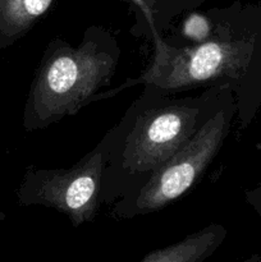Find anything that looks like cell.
<instances>
[{
	"label": "cell",
	"mask_w": 261,
	"mask_h": 262,
	"mask_svg": "<svg viewBox=\"0 0 261 262\" xmlns=\"http://www.w3.org/2000/svg\"><path fill=\"white\" fill-rule=\"evenodd\" d=\"M209 37L200 43L154 42V58L141 76L129 78L97 100L136 84H155L166 94L229 84L237 107L238 135L248 129L261 109V5L235 4L206 12Z\"/></svg>",
	"instance_id": "6da1fadb"
},
{
	"label": "cell",
	"mask_w": 261,
	"mask_h": 262,
	"mask_svg": "<svg viewBox=\"0 0 261 262\" xmlns=\"http://www.w3.org/2000/svg\"><path fill=\"white\" fill-rule=\"evenodd\" d=\"M118 124L109 129L100 202L114 204L140 189L233 95L229 84L206 87L196 96L176 97L142 84Z\"/></svg>",
	"instance_id": "7a4b0ae2"
},
{
	"label": "cell",
	"mask_w": 261,
	"mask_h": 262,
	"mask_svg": "<svg viewBox=\"0 0 261 262\" xmlns=\"http://www.w3.org/2000/svg\"><path fill=\"white\" fill-rule=\"evenodd\" d=\"M119 42L102 26H89L79 45L55 37L44 51L26 105L28 130L44 129L97 101L120 60Z\"/></svg>",
	"instance_id": "3957f363"
},
{
	"label": "cell",
	"mask_w": 261,
	"mask_h": 262,
	"mask_svg": "<svg viewBox=\"0 0 261 262\" xmlns=\"http://www.w3.org/2000/svg\"><path fill=\"white\" fill-rule=\"evenodd\" d=\"M237 115L230 95L216 113L133 193L114 202L113 217L133 219L165 209L201 181L232 132Z\"/></svg>",
	"instance_id": "277c9868"
},
{
	"label": "cell",
	"mask_w": 261,
	"mask_h": 262,
	"mask_svg": "<svg viewBox=\"0 0 261 262\" xmlns=\"http://www.w3.org/2000/svg\"><path fill=\"white\" fill-rule=\"evenodd\" d=\"M110 132L68 169H30L19 189L22 205H41L66 215L73 227L92 222L100 202V186L107 160Z\"/></svg>",
	"instance_id": "5b68a950"
},
{
	"label": "cell",
	"mask_w": 261,
	"mask_h": 262,
	"mask_svg": "<svg viewBox=\"0 0 261 262\" xmlns=\"http://www.w3.org/2000/svg\"><path fill=\"white\" fill-rule=\"evenodd\" d=\"M227 229L222 224H210L204 229L187 235L184 239L150 251L142 262H201L209 258L227 237Z\"/></svg>",
	"instance_id": "8992f818"
},
{
	"label": "cell",
	"mask_w": 261,
	"mask_h": 262,
	"mask_svg": "<svg viewBox=\"0 0 261 262\" xmlns=\"http://www.w3.org/2000/svg\"><path fill=\"white\" fill-rule=\"evenodd\" d=\"M54 0H0V40L12 42L27 33Z\"/></svg>",
	"instance_id": "52a82bcc"
},
{
	"label": "cell",
	"mask_w": 261,
	"mask_h": 262,
	"mask_svg": "<svg viewBox=\"0 0 261 262\" xmlns=\"http://www.w3.org/2000/svg\"><path fill=\"white\" fill-rule=\"evenodd\" d=\"M204 0H161L153 8L154 22L159 33L163 35L164 31L168 30L171 19L186 10L194 9Z\"/></svg>",
	"instance_id": "ba28073f"
},
{
	"label": "cell",
	"mask_w": 261,
	"mask_h": 262,
	"mask_svg": "<svg viewBox=\"0 0 261 262\" xmlns=\"http://www.w3.org/2000/svg\"><path fill=\"white\" fill-rule=\"evenodd\" d=\"M211 32V23L206 12H191L182 23V35L192 43L206 40Z\"/></svg>",
	"instance_id": "9c48e42d"
},
{
	"label": "cell",
	"mask_w": 261,
	"mask_h": 262,
	"mask_svg": "<svg viewBox=\"0 0 261 262\" xmlns=\"http://www.w3.org/2000/svg\"><path fill=\"white\" fill-rule=\"evenodd\" d=\"M133 4L137 7V20L130 28V33L136 37H146L148 40L156 42L163 37L156 28L154 22L153 10L147 7L145 0H132Z\"/></svg>",
	"instance_id": "30bf717a"
},
{
	"label": "cell",
	"mask_w": 261,
	"mask_h": 262,
	"mask_svg": "<svg viewBox=\"0 0 261 262\" xmlns=\"http://www.w3.org/2000/svg\"><path fill=\"white\" fill-rule=\"evenodd\" d=\"M246 202L256 211V214L261 217V183H257L252 188L245 191Z\"/></svg>",
	"instance_id": "8fae6325"
}]
</instances>
